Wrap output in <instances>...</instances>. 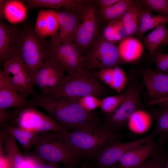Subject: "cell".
<instances>
[{
  "instance_id": "cell-39",
  "label": "cell",
  "mask_w": 168,
  "mask_h": 168,
  "mask_svg": "<svg viewBox=\"0 0 168 168\" xmlns=\"http://www.w3.org/2000/svg\"><path fill=\"white\" fill-rule=\"evenodd\" d=\"M113 67L105 68L97 72V75L99 79L104 84L110 87L113 77Z\"/></svg>"
},
{
  "instance_id": "cell-14",
  "label": "cell",
  "mask_w": 168,
  "mask_h": 168,
  "mask_svg": "<svg viewBox=\"0 0 168 168\" xmlns=\"http://www.w3.org/2000/svg\"><path fill=\"white\" fill-rule=\"evenodd\" d=\"M64 72L55 64L47 60L32 79L33 85L39 88L42 96H51L63 82L65 77Z\"/></svg>"
},
{
  "instance_id": "cell-50",
  "label": "cell",
  "mask_w": 168,
  "mask_h": 168,
  "mask_svg": "<svg viewBox=\"0 0 168 168\" xmlns=\"http://www.w3.org/2000/svg\"><path fill=\"white\" fill-rule=\"evenodd\" d=\"M167 55H168V54H167Z\"/></svg>"
},
{
  "instance_id": "cell-27",
  "label": "cell",
  "mask_w": 168,
  "mask_h": 168,
  "mask_svg": "<svg viewBox=\"0 0 168 168\" xmlns=\"http://www.w3.org/2000/svg\"><path fill=\"white\" fill-rule=\"evenodd\" d=\"M26 6L29 9L50 8L56 9L82 4L81 0H27Z\"/></svg>"
},
{
  "instance_id": "cell-18",
  "label": "cell",
  "mask_w": 168,
  "mask_h": 168,
  "mask_svg": "<svg viewBox=\"0 0 168 168\" xmlns=\"http://www.w3.org/2000/svg\"><path fill=\"white\" fill-rule=\"evenodd\" d=\"M26 96L20 93L4 76L0 69V108L21 109L30 106Z\"/></svg>"
},
{
  "instance_id": "cell-20",
  "label": "cell",
  "mask_w": 168,
  "mask_h": 168,
  "mask_svg": "<svg viewBox=\"0 0 168 168\" xmlns=\"http://www.w3.org/2000/svg\"><path fill=\"white\" fill-rule=\"evenodd\" d=\"M121 58L124 63L134 62L141 57L143 47L138 39L128 37L120 42L118 46Z\"/></svg>"
},
{
  "instance_id": "cell-42",
  "label": "cell",
  "mask_w": 168,
  "mask_h": 168,
  "mask_svg": "<svg viewBox=\"0 0 168 168\" xmlns=\"http://www.w3.org/2000/svg\"><path fill=\"white\" fill-rule=\"evenodd\" d=\"M114 31L115 33L119 35L122 40L128 37L123 22L120 19L115 21Z\"/></svg>"
},
{
  "instance_id": "cell-40",
  "label": "cell",
  "mask_w": 168,
  "mask_h": 168,
  "mask_svg": "<svg viewBox=\"0 0 168 168\" xmlns=\"http://www.w3.org/2000/svg\"><path fill=\"white\" fill-rule=\"evenodd\" d=\"M115 21H110L105 27L103 31L102 35L107 40L115 44L114 31Z\"/></svg>"
},
{
  "instance_id": "cell-36",
  "label": "cell",
  "mask_w": 168,
  "mask_h": 168,
  "mask_svg": "<svg viewBox=\"0 0 168 168\" xmlns=\"http://www.w3.org/2000/svg\"><path fill=\"white\" fill-rule=\"evenodd\" d=\"M48 36L53 35L59 28L58 12L53 10H47Z\"/></svg>"
},
{
  "instance_id": "cell-47",
  "label": "cell",
  "mask_w": 168,
  "mask_h": 168,
  "mask_svg": "<svg viewBox=\"0 0 168 168\" xmlns=\"http://www.w3.org/2000/svg\"><path fill=\"white\" fill-rule=\"evenodd\" d=\"M168 44V35L166 39L163 42L162 44Z\"/></svg>"
},
{
  "instance_id": "cell-49",
  "label": "cell",
  "mask_w": 168,
  "mask_h": 168,
  "mask_svg": "<svg viewBox=\"0 0 168 168\" xmlns=\"http://www.w3.org/2000/svg\"><path fill=\"white\" fill-rule=\"evenodd\" d=\"M166 73L168 74V70L166 72Z\"/></svg>"
},
{
  "instance_id": "cell-15",
  "label": "cell",
  "mask_w": 168,
  "mask_h": 168,
  "mask_svg": "<svg viewBox=\"0 0 168 168\" xmlns=\"http://www.w3.org/2000/svg\"><path fill=\"white\" fill-rule=\"evenodd\" d=\"M94 1L88 3L83 11L82 19L73 42L82 52L92 46L97 31V21Z\"/></svg>"
},
{
  "instance_id": "cell-11",
  "label": "cell",
  "mask_w": 168,
  "mask_h": 168,
  "mask_svg": "<svg viewBox=\"0 0 168 168\" xmlns=\"http://www.w3.org/2000/svg\"><path fill=\"white\" fill-rule=\"evenodd\" d=\"M48 60L68 73L74 72L84 66L82 53L73 42L51 46Z\"/></svg>"
},
{
  "instance_id": "cell-3",
  "label": "cell",
  "mask_w": 168,
  "mask_h": 168,
  "mask_svg": "<svg viewBox=\"0 0 168 168\" xmlns=\"http://www.w3.org/2000/svg\"><path fill=\"white\" fill-rule=\"evenodd\" d=\"M110 91L94 72L84 66L68 73L58 89L51 96L55 97L80 98L93 95L104 98Z\"/></svg>"
},
{
  "instance_id": "cell-23",
  "label": "cell",
  "mask_w": 168,
  "mask_h": 168,
  "mask_svg": "<svg viewBox=\"0 0 168 168\" xmlns=\"http://www.w3.org/2000/svg\"><path fill=\"white\" fill-rule=\"evenodd\" d=\"M138 1L119 0L112 5L100 8L99 14L103 21L110 22L121 19L127 10Z\"/></svg>"
},
{
  "instance_id": "cell-25",
  "label": "cell",
  "mask_w": 168,
  "mask_h": 168,
  "mask_svg": "<svg viewBox=\"0 0 168 168\" xmlns=\"http://www.w3.org/2000/svg\"><path fill=\"white\" fill-rule=\"evenodd\" d=\"M3 129L8 132L22 146L24 149L29 150L36 142L38 133L17 126L9 124Z\"/></svg>"
},
{
  "instance_id": "cell-22",
  "label": "cell",
  "mask_w": 168,
  "mask_h": 168,
  "mask_svg": "<svg viewBox=\"0 0 168 168\" xmlns=\"http://www.w3.org/2000/svg\"><path fill=\"white\" fill-rule=\"evenodd\" d=\"M24 6L20 1L0 0V19L5 17L13 22L22 21L26 15Z\"/></svg>"
},
{
  "instance_id": "cell-4",
  "label": "cell",
  "mask_w": 168,
  "mask_h": 168,
  "mask_svg": "<svg viewBox=\"0 0 168 168\" xmlns=\"http://www.w3.org/2000/svg\"><path fill=\"white\" fill-rule=\"evenodd\" d=\"M139 77L138 71L133 69L130 71L124 100L113 113L105 116L103 124L113 131L117 132L126 125L136 111L143 108L141 94L144 85Z\"/></svg>"
},
{
  "instance_id": "cell-30",
  "label": "cell",
  "mask_w": 168,
  "mask_h": 168,
  "mask_svg": "<svg viewBox=\"0 0 168 168\" xmlns=\"http://www.w3.org/2000/svg\"><path fill=\"white\" fill-rule=\"evenodd\" d=\"M168 22V16L163 15H153L146 21L139 24L137 34L142 36L148 30L156 28L160 25Z\"/></svg>"
},
{
  "instance_id": "cell-10",
  "label": "cell",
  "mask_w": 168,
  "mask_h": 168,
  "mask_svg": "<svg viewBox=\"0 0 168 168\" xmlns=\"http://www.w3.org/2000/svg\"><path fill=\"white\" fill-rule=\"evenodd\" d=\"M89 2L68 7L58 12L59 31L51 36L49 42L51 46L73 42L77 30L82 19L84 8Z\"/></svg>"
},
{
  "instance_id": "cell-37",
  "label": "cell",
  "mask_w": 168,
  "mask_h": 168,
  "mask_svg": "<svg viewBox=\"0 0 168 168\" xmlns=\"http://www.w3.org/2000/svg\"><path fill=\"white\" fill-rule=\"evenodd\" d=\"M100 99L95 96L88 95L80 98L78 101L85 110L91 112L98 107H100Z\"/></svg>"
},
{
  "instance_id": "cell-16",
  "label": "cell",
  "mask_w": 168,
  "mask_h": 168,
  "mask_svg": "<svg viewBox=\"0 0 168 168\" xmlns=\"http://www.w3.org/2000/svg\"><path fill=\"white\" fill-rule=\"evenodd\" d=\"M23 31L17 26L8 25L0 21V63L2 66L7 61L18 55Z\"/></svg>"
},
{
  "instance_id": "cell-48",
  "label": "cell",
  "mask_w": 168,
  "mask_h": 168,
  "mask_svg": "<svg viewBox=\"0 0 168 168\" xmlns=\"http://www.w3.org/2000/svg\"><path fill=\"white\" fill-rule=\"evenodd\" d=\"M166 168H168V161H167L166 166Z\"/></svg>"
},
{
  "instance_id": "cell-21",
  "label": "cell",
  "mask_w": 168,
  "mask_h": 168,
  "mask_svg": "<svg viewBox=\"0 0 168 168\" xmlns=\"http://www.w3.org/2000/svg\"><path fill=\"white\" fill-rule=\"evenodd\" d=\"M153 118L144 108L136 111L131 115L127 125L132 132L137 134H143L151 126Z\"/></svg>"
},
{
  "instance_id": "cell-33",
  "label": "cell",
  "mask_w": 168,
  "mask_h": 168,
  "mask_svg": "<svg viewBox=\"0 0 168 168\" xmlns=\"http://www.w3.org/2000/svg\"><path fill=\"white\" fill-rule=\"evenodd\" d=\"M142 5L151 11L168 16V1L166 0H143Z\"/></svg>"
},
{
  "instance_id": "cell-28",
  "label": "cell",
  "mask_w": 168,
  "mask_h": 168,
  "mask_svg": "<svg viewBox=\"0 0 168 168\" xmlns=\"http://www.w3.org/2000/svg\"><path fill=\"white\" fill-rule=\"evenodd\" d=\"M157 104L159 106L158 109H152L150 113L156 122L154 130L158 135L161 134V137L166 138L168 134V113L161 103Z\"/></svg>"
},
{
  "instance_id": "cell-43",
  "label": "cell",
  "mask_w": 168,
  "mask_h": 168,
  "mask_svg": "<svg viewBox=\"0 0 168 168\" xmlns=\"http://www.w3.org/2000/svg\"><path fill=\"white\" fill-rule=\"evenodd\" d=\"M119 0H100L96 1L100 8H104L110 7L114 4Z\"/></svg>"
},
{
  "instance_id": "cell-1",
  "label": "cell",
  "mask_w": 168,
  "mask_h": 168,
  "mask_svg": "<svg viewBox=\"0 0 168 168\" xmlns=\"http://www.w3.org/2000/svg\"><path fill=\"white\" fill-rule=\"evenodd\" d=\"M29 100L30 106L46 111L66 131L95 128L101 124L95 112L85 110L79 103L80 98L45 96L36 94Z\"/></svg>"
},
{
  "instance_id": "cell-26",
  "label": "cell",
  "mask_w": 168,
  "mask_h": 168,
  "mask_svg": "<svg viewBox=\"0 0 168 168\" xmlns=\"http://www.w3.org/2000/svg\"><path fill=\"white\" fill-rule=\"evenodd\" d=\"M165 24H161L143 37V42L150 55L152 57L158 46L162 44L168 35V30Z\"/></svg>"
},
{
  "instance_id": "cell-45",
  "label": "cell",
  "mask_w": 168,
  "mask_h": 168,
  "mask_svg": "<svg viewBox=\"0 0 168 168\" xmlns=\"http://www.w3.org/2000/svg\"><path fill=\"white\" fill-rule=\"evenodd\" d=\"M141 166V165H140ZM140 166L138 167H135V168H139V166ZM107 168H123L122 167H121L119 164H117V163L116 164L110 167H109Z\"/></svg>"
},
{
  "instance_id": "cell-41",
  "label": "cell",
  "mask_w": 168,
  "mask_h": 168,
  "mask_svg": "<svg viewBox=\"0 0 168 168\" xmlns=\"http://www.w3.org/2000/svg\"><path fill=\"white\" fill-rule=\"evenodd\" d=\"M13 115L6 109L0 108V125L3 128L9 124L8 121L13 119Z\"/></svg>"
},
{
  "instance_id": "cell-32",
  "label": "cell",
  "mask_w": 168,
  "mask_h": 168,
  "mask_svg": "<svg viewBox=\"0 0 168 168\" xmlns=\"http://www.w3.org/2000/svg\"><path fill=\"white\" fill-rule=\"evenodd\" d=\"M162 145L158 152L142 164L139 168H166L167 161L165 158Z\"/></svg>"
},
{
  "instance_id": "cell-12",
  "label": "cell",
  "mask_w": 168,
  "mask_h": 168,
  "mask_svg": "<svg viewBox=\"0 0 168 168\" xmlns=\"http://www.w3.org/2000/svg\"><path fill=\"white\" fill-rule=\"evenodd\" d=\"M2 66L4 76L20 93L27 96L35 94L28 69L18 55L9 60Z\"/></svg>"
},
{
  "instance_id": "cell-34",
  "label": "cell",
  "mask_w": 168,
  "mask_h": 168,
  "mask_svg": "<svg viewBox=\"0 0 168 168\" xmlns=\"http://www.w3.org/2000/svg\"><path fill=\"white\" fill-rule=\"evenodd\" d=\"M23 156L30 168H60L58 163L46 161L34 153L25 154Z\"/></svg>"
},
{
  "instance_id": "cell-5",
  "label": "cell",
  "mask_w": 168,
  "mask_h": 168,
  "mask_svg": "<svg viewBox=\"0 0 168 168\" xmlns=\"http://www.w3.org/2000/svg\"><path fill=\"white\" fill-rule=\"evenodd\" d=\"M38 133L34 144L35 155L46 161L63 163L68 168L74 167L79 160L67 147L64 134L54 131Z\"/></svg>"
},
{
  "instance_id": "cell-46",
  "label": "cell",
  "mask_w": 168,
  "mask_h": 168,
  "mask_svg": "<svg viewBox=\"0 0 168 168\" xmlns=\"http://www.w3.org/2000/svg\"><path fill=\"white\" fill-rule=\"evenodd\" d=\"M80 168H89V164L86 161L84 162L82 166Z\"/></svg>"
},
{
  "instance_id": "cell-44",
  "label": "cell",
  "mask_w": 168,
  "mask_h": 168,
  "mask_svg": "<svg viewBox=\"0 0 168 168\" xmlns=\"http://www.w3.org/2000/svg\"><path fill=\"white\" fill-rule=\"evenodd\" d=\"M161 103L164 106L166 109L168 113V99H165L163 100Z\"/></svg>"
},
{
  "instance_id": "cell-9",
  "label": "cell",
  "mask_w": 168,
  "mask_h": 168,
  "mask_svg": "<svg viewBox=\"0 0 168 168\" xmlns=\"http://www.w3.org/2000/svg\"><path fill=\"white\" fill-rule=\"evenodd\" d=\"M157 135L154 130L149 134L133 141L122 142L116 140L110 142L103 147L92 159L97 168H107L117 163L128 151L154 139Z\"/></svg>"
},
{
  "instance_id": "cell-2",
  "label": "cell",
  "mask_w": 168,
  "mask_h": 168,
  "mask_svg": "<svg viewBox=\"0 0 168 168\" xmlns=\"http://www.w3.org/2000/svg\"><path fill=\"white\" fill-rule=\"evenodd\" d=\"M126 136L113 131L104 124L93 128L74 130L63 135L67 147L78 159H93L99 150L110 142L120 140Z\"/></svg>"
},
{
  "instance_id": "cell-6",
  "label": "cell",
  "mask_w": 168,
  "mask_h": 168,
  "mask_svg": "<svg viewBox=\"0 0 168 168\" xmlns=\"http://www.w3.org/2000/svg\"><path fill=\"white\" fill-rule=\"evenodd\" d=\"M21 41L17 54L33 78L41 66L48 60L51 46L38 35L31 26L25 25Z\"/></svg>"
},
{
  "instance_id": "cell-19",
  "label": "cell",
  "mask_w": 168,
  "mask_h": 168,
  "mask_svg": "<svg viewBox=\"0 0 168 168\" xmlns=\"http://www.w3.org/2000/svg\"><path fill=\"white\" fill-rule=\"evenodd\" d=\"M7 162V168H30L20 151L16 140L5 129L0 132Z\"/></svg>"
},
{
  "instance_id": "cell-8",
  "label": "cell",
  "mask_w": 168,
  "mask_h": 168,
  "mask_svg": "<svg viewBox=\"0 0 168 168\" xmlns=\"http://www.w3.org/2000/svg\"><path fill=\"white\" fill-rule=\"evenodd\" d=\"M13 119L16 126L36 133L54 131L66 135L70 132L65 130L51 116L44 114L34 106L18 109Z\"/></svg>"
},
{
  "instance_id": "cell-17",
  "label": "cell",
  "mask_w": 168,
  "mask_h": 168,
  "mask_svg": "<svg viewBox=\"0 0 168 168\" xmlns=\"http://www.w3.org/2000/svg\"><path fill=\"white\" fill-rule=\"evenodd\" d=\"M164 142L160 139L156 142L153 139L136 147L124 154L118 161L119 164L124 168L138 167L155 155Z\"/></svg>"
},
{
  "instance_id": "cell-35",
  "label": "cell",
  "mask_w": 168,
  "mask_h": 168,
  "mask_svg": "<svg viewBox=\"0 0 168 168\" xmlns=\"http://www.w3.org/2000/svg\"><path fill=\"white\" fill-rule=\"evenodd\" d=\"M34 29L40 37L44 39L48 36L47 10H41L39 12Z\"/></svg>"
},
{
  "instance_id": "cell-24",
  "label": "cell",
  "mask_w": 168,
  "mask_h": 168,
  "mask_svg": "<svg viewBox=\"0 0 168 168\" xmlns=\"http://www.w3.org/2000/svg\"><path fill=\"white\" fill-rule=\"evenodd\" d=\"M140 1L131 6L120 19L128 35L132 37L137 34L139 26V17L143 8Z\"/></svg>"
},
{
  "instance_id": "cell-29",
  "label": "cell",
  "mask_w": 168,
  "mask_h": 168,
  "mask_svg": "<svg viewBox=\"0 0 168 168\" xmlns=\"http://www.w3.org/2000/svg\"><path fill=\"white\" fill-rule=\"evenodd\" d=\"M125 89L121 94L115 96H106L100 99V107L105 116L113 113L124 100Z\"/></svg>"
},
{
  "instance_id": "cell-31",
  "label": "cell",
  "mask_w": 168,
  "mask_h": 168,
  "mask_svg": "<svg viewBox=\"0 0 168 168\" xmlns=\"http://www.w3.org/2000/svg\"><path fill=\"white\" fill-rule=\"evenodd\" d=\"M113 77L110 88L120 94L127 86L128 76L124 71L118 66L113 67Z\"/></svg>"
},
{
  "instance_id": "cell-13",
  "label": "cell",
  "mask_w": 168,
  "mask_h": 168,
  "mask_svg": "<svg viewBox=\"0 0 168 168\" xmlns=\"http://www.w3.org/2000/svg\"><path fill=\"white\" fill-rule=\"evenodd\" d=\"M138 72L147 91V104L155 105L157 102L168 98V74L150 68L141 69Z\"/></svg>"
},
{
  "instance_id": "cell-7",
  "label": "cell",
  "mask_w": 168,
  "mask_h": 168,
  "mask_svg": "<svg viewBox=\"0 0 168 168\" xmlns=\"http://www.w3.org/2000/svg\"><path fill=\"white\" fill-rule=\"evenodd\" d=\"M91 50L83 56L84 66L99 70L124 63L118 46L106 40L102 35L95 40Z\"/></svg>"
},
{
  "instance_id": "cell-38",
  "label": "cell",
  "mask_w": 168,
  "mask_h": 168,
  "mask_svg": "<svg viewBox=\"0 0 168 168\" xmlns=\"http://www.w3.org/2000/svg\"><path fill=\"white\" fill-rule=\"evenodd\" d=\"M153 57L156 64V70L166 73L168 70L167 54H165L156 50Z\"/></svg>"
}]
</instances>
